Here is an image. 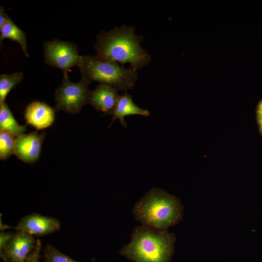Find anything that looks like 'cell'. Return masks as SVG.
Returning a JSON list of instances; mask_svg holds the SVG:
<instances>
[{
	"mask_svg": "<svg viewBox=\"0 0 262 262\" xmlns=\"http://www.w3.org/2000/svg\"><path fill=\"white\" fill-rule=\"evenodd\" d=\"M143 37L136 35L133 26L115 27L102 31L97 36L94 48L96 56L119 63H130L136 70L143 68L151 61V56L141 46Z\"/></svg>",
	"mask_w": 262,
	"mask_h": 262,
	"instance_id": "cell-1",
	"label": "cell"
},
{
	"mask_svg": "<svg viewBox=\"0 0 262 262\" xmlns=\"http://www.w3.org/2000/svg\"><path fill=\"white\" fill-rule=\"evenodd\" d=\"M25 118L27 124L36 130H43L50 126L55 120L54 109L44 102L34 101L26 107Z\"/></svg>",
	"mask_w": 262,
	"mask_h": 262,
	"instance_id": "cell-10",
	"label": "cell"
},
{
	"mask_svg": "<svg viewBox=\"0 0 262 262\" xmlns=\"http://www.w3.org/2000/svg\"><path fill=\"white\" fill-rule=\"evenodd\" d=\"M133 213L143 226L164 231L182 219L183 206L180 200L164 190L154 188L134 205Z\"/></svg>",
	"mask_w": 262,
	"mask_h": 262,
	"instance_id": "cell-2",
	"label": "cell"
},
{
	"mask_svg": "<svg viewBox=\"0 0 262 262\" xmlns=\"http://www.w3.org/2000/svg\"><path fill=\"white\" fill-rule=\"evenodd\" d=\"M175 235L144 226L135 228L131 242L120 253L135 262H169L174 253Z\"/></svg>",
	"mask_w": 262,
	"mask_h": 262,
	"instance_id": "cell-3",
	"label": "cell"
},
{
	"mask_svg": "<svg viewBox=\"0 0 262 262\" xmlns=\"http://www.w3.org/2000/svg\"><path fill=\"white\" fill-rule=\"evenodd\" d=\"M41 248V242L39 240H37L34 249L28 255L25 262H39Z\"/></svg>",
	"mask_w": 262,
	"mask_h": 262,
	"instance_id": "cell-18",
	"label": "cell"
},
{
	"mask_svg": "<svg viewBox=\"0 0 262 262\" xmlns=\"http://www.w3.org/2000/svg\"><path fill=\"white\" fill-rule=\"evenodd\" d=\"M90 83L82 77L79 82H73L68 75L64 76L61 85L55 93V108L68 113H80L83 105L88 103Z\"/></svg>",
	"mask_w": 262,
	"mask_h": 262,
	"instance_id": "cell-5",
	"label": "cell"
},
{
	"mask_svg": "<svg viewBox=\"0 0 262 262\" xmlns=\"http://www.w3.org/2000/svg\"><path fill=\"white\" fill-rule=\"evenodd\" d=\"M36 243L33 235L17 231L4 246L0 247V257L4 262H25Z\"/></svg>",
	"mask_w": 262,
	"mask_h": 262,
	"instance_id": "cell-7",
	"label": "cell"
},
{
	"mask_svg": "<svg viewBox=\"0 0 262 262\" xmlns=\"http://www.w3.org/2000/svg\"><path fill=\"white\" fill-rule=\"evenodd\" d=\"M60 227V222L57 219L33 213L22 218L13 228L33 236L41 237L58 231Z\"/></svg>",
	"mask_w": 262,
	"mask_h": 262,
	"instance_id": "cell-8",
	"label": "cell"
},
{
	"mask_svg": "<svg viewBox=\"0 0 262 262\" xmlns=\"http://www.w3.org/2000/svg\"><path fill=\"white\" fill-rule=\"evenodd\" d=\"M4 10L2 6L0 7V29L11 20Z\"/></svg>",
	"mask_w": 262,
	"mask_h": 262,
	"instance_id": "cell-19",
	"label": "cell"
},
{
	"mask_svg": "<svg viewBox=\"0 0 262 262\" xmlns=\"http://www.w3.org/2000/svg\"><path fill=\"white\" fill-rule=\"evenodd\" d=\"M150 112L146 109L141 108L133 102L131 96L125 91L119 96L116 105L112 113V121L109 127L116 119L119 120L121 124L125 127L127 123L125 116L131 115H139L143 116H149Z\"/></svg>",
	"mask_w": 262,
	"mask_h": 262,
	"instance_id": "cell-12",
	"label": "cell"
},
{
	"mask_svg": "<svg viewBox=\"0 0 262 262\" xmlns=\"http://www.w3.org/2000/svg\"><path fill=\"white\" fill-rule=\"evenodd\" d=\"M12 134L2 130L0 131V159L5 160L14 152L15 139Z\"/></svg>",
	"mask_w": 262,
	"mask_h": 262,
	"instance_id": "cell-16",
	"label": "cell"
},
{
	"mask_svg": "<svg viewBox=\"0 0 262 262\" xmlns=\"http://www.w3.org/2000/svg\"><path fill=\"white\" fill-rule=\"evenodd\" d=\"M22 72L0 75V104L5 102L8 94L23 79Z\"/></svg>",
	"mask_w": 262,
	"mask_h": 262,
	"instance_id": "cell-15",
	"label": "cell"
},
{
	"mask_svg": "<svg viewBox=\"0 0 262 262\" xmlns=\"http://www.w3.org/2000/svg\"><path fill=\"white\" fill-rule=\"evenodd\" d=\"M82 77L90 82H98L117 91H127L134 86L138 78L137 70L125 68L118 63L98 56H82L79 66Z\"/></svg>",
	"mask_w": 262,
	"mask_h": 262,
	"instance_id": "cell-4",
	"label": "cell"
},
{
	"mask_svg": "<svg viewBox=\"0 0 262 262\" xmlns=\"http://www.w3.org/2000/svg\"><path fill=\"white\" fill-rule=\"evenodd\" d=\"M6 38L19 44L25 56L29 57L26 34L11 19L0 29V43L3 39Z\"/></svg>",
	"mask_w": 262,
	"mask_h": 262,
	"instance_id": "cell-14",
	"label": "cell"
},
{
	"mask_svg": "<svg viewBox=\"0 0 262 262\" xmlns=\"http://www.w3.org/2000/svg\"><path fill=\"white\" fill-rule=\"evenodd\" d=\"M0 129L16 137L27 130L26 126L20 125L16 122L5 102L0 104Z\"/></svg>",
	"mask_w": 262,
	"mask_h": 262,
	"instance_id": "cell-13",
	"label": "cell"
},
{
	"mask_svg": "<svg viewBox=\"0 0 262 262\" xmlns=\"http://www.w3.org/2000/svg\"><path fill=\"white\" fill-rule=\"evenodd\" d=\"M45 135L44 132L39 134L35 131L17 136L15 141V154L25 163L33 164L37 162Z\"/></svg>",
	"mask_w": 262,
	"mask_h": 262,
	"instance_id": "cell-9",
	"label": "cell"
},
{
	"mask_svg": "<svg viewBox=\"0 0 262 262\" xmlns=\"http://www.w3.org/2000/svg\"><path fill=\"white\" fill-rule=\"evenodd\" d=\"M258 120H262V101L260 102L257 111Z\"/></svg>",
	"mask_w": 262,
	"mask_h": 262,
	"instance_id": "cell-20",
	"label": "cell"
},
{
	"mask_svg": "<svg viewBox=\"0 0 262 262\" xmlns=\"http://www.w3.org/2000/svg\"><path fill=\"white\" fill-rule=\"evenodd\" d=\"M43 46L46 63L61 69L64 76L68 75L67 72L71 67L80 66L82 56L79 54L75 44L55 39L45 42Z\"/></svg>",
	"mask_w": 262,
	"mask_h": 262,
	"instance_id": "cell-6",
	"label": "cell"
},
{
	"mask_svg": "<svg viewBox=\"0 0 262 262\" xmlns=\"http://www.w3.org/2000/svg\"><path fill=\"white\" fill-rule=\"evenodd\" d=\"M117 90L113 87L100 84L96 89L91 91L88 99L95 109L106 115H111L119 97Z\"/></svg>",
	"mask_w": 262,
	"mask_h": 262,
	"instance_id": "cell-11",
	"label": "cell"
},
{
	"mask_svg": "<svg viewBox=\"0 0 262 262\" xmlns=\"http://www.w3.org/2000/svg\"><path fill=\"white\" fill-rule=\"evenodd\" d=\"M258 122L259 123L261 131L262 133V120H258Z\"/></svg>",
	"mask_w": 262,
	"mask_h": 262,
	"instance_id": "cell-21",
	"label": "cell"
},
{
	"mask_svg": "<svg viewBox=\"0 0 262 262\" xmlns=\"http://www.w3.org/2000/svg\"><path fill=\"white\" fill-rule=\"evenodd\" d=\"M43 257L45 262H79L61 253L49 244L44 248Z\"/></svg>",
	"mask_w": 262,
	"mask_h": 262,
	"instance_id": "cell-17",
	"label": "cell"
}]
</instances>
